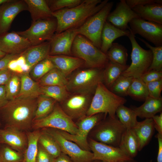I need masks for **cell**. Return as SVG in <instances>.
<instances>
[{"instance_id": "obj_1", "label": "cell", "mask_w": 162, "mask_h": 162, "mask_svg": "<svg viewBox=\"0 0 162 162\" xmlns=\"http://www.w3.org/2000/svg\"><path fill=\"white\" fill-rule=\"evenodd\" d=\"M37 106L36 99L16 98L0 108V119L4 127L28 132L32 129Z\"/></svg>"}, {"instance_id": "obj_2", "label": "cell", "mask_w": 162, "mask_h": 162, "mask_svg": "<svg viewBox=\"0 0 162 162\" xmlns=\"http://www.w3.org/2000/svg\"><path fill=\"white\" fill-rule=\"evenodd\" d=\"M108 0H84L78 5L52 12L56 18L57 28L56 34L68 29L77 28L102 9Z\"/></svg>"}, {"instance_id": "obj_3", "label": "cell", "mask_w": 162, "mask_h": 162, "mask_svg": "<svg viewBox=\"0 0 162 162\" xmlns=\"http://www.w3.org/2000/svg\"><path fill=\"white\" fill-rule=\"evenodd\" d=\"M126 101L125 98L114 93L100 82L96 87L86 116L102 113L114 118L117 108Z\"/></svg>"}, {"instance_id": "obj_4", "label": "cell", "mask_w": 162, "mask_h": 162, "mask_svg": "<svg viewBox=\"0 0 162 162\" xmlns=\"http://www.w3.org/2000/svg\"><path fill=\"white\" fill-rule=\"evenodd\" d=\"M72 54L82 60L89 68H104L109 62L106 55L84 36L78 34L71 48Z\"/></svg>"}, {"instance_id": "obj_5", "label": "cell", "mask_w": 162, "mask_h": 162, "mask_svg": "<svg viewBox=\"0 0 162 162\" xmlns=\"http://www.w3.org/2000/svg\"><path fill=\"white\" fill-rule=\"evenodd\" d=\"M104 69L89 68L76 72L68 79L67 90L69 93L94 94L98 83L103 82Z\"/></svg>"}, {"instance_id": "obj_6", "label": "cell", "mask_w": 162, "mask_h": 162, "mask_svg": "<svg viewBox=\"0 0 162 162\" xmlns=\"http://www.w3.org/2000/svg\"><path fill=\"white\" fill-rule=\"evenodd\" d=\"M113 4V2H108L100 11L90 17L80 26L76 28L77 34L86 37L100 50L101 44L102 30Z\"/></svg>"}, {"instance_id": "obj_7", "label": "cell", "mask_w": 162, "mask_h": 162, "mask_svg": "<svg viewBox=\"0 0 162 162\" xmlns=\"http://www.w3.org/2000/svg\"><path fill=\"white\" fill-rule=\"evenodd\" d=\"M92 134L95 141L118 147L122 136L126 128L117 117L108 116L99 122L93 128Z\"/></svg>"}, {"instance_id": "obj_8", "label": "cell", "mask_w": 162, "mask_h": 162, "mask_svg": "<svg viewBox=\"0 0 162 162\" xmlns=\"http://www.w3.org/2000/svg\"><path fill=\"white\" fill-rule=\"evenodd\" d=\"M128 37L132 46L131 62L122 75L134 78H140L148 70L152 63V53L150 49L146 50L142 48L130 32Z\"/></svg>"}, {"instance_id": "obj_9", "label": "cell", "mask_w": 162, "mask_h": 162, "mask_svg": "<svg viewBox=\"0 0 162 162\" xmlns=\"http://www.w3.org/2000/svg\"><path fill=\"white\" fill-rule=\"evenodd\" d=\"M44 128L60 130L72 135L76 134L78 130L76 123L57 103L52 111L48 116L33 121L32 129L35 130Z\"/></svg>"}, {"instance_id": "obj_10", "label": "cell", "mask_w": 162, "mask_h": 162, "mask_svg": "<svg viewBox=\"0 0 162 162\" xmlns=\"http://www.w3.org/2000/svg\"><path fill=\"white\" fill-rule=\"evenodd\" d=\"M57 28L56 19L52 18L32 22L27 29L16 32L20 36L27 39L32 46L40 44L46 40H50Z\"/></svg>"}, {"instance_id": "obj_11", "label": "cell", "mask_w": 162, "mask_h": 162, "mask_svg": "<svg viewBox=\"0 0 162 162\" xmlns=\"http://www.w3.org/2000/svg\"><path fill=\"white\" fill-rule=\"evenodd\" d=\"M104 113H99L90 116H85L78 120L76 123L78 132L75 135L58 130L60 133L66 139L77 144L82 149L90 151L87 137L88 134L96 125L106 117Z\"/></svg>"}, {"instance_id": "obj_12", "label": "cell", "mask_w": 162, "mask_h": 162, "mask_svg": "<svg viewBox=\"0 0 162 162\" xmlns=\"http://www.w3.org/2000/svg\"><path fill=\"white\" fill-rule=\"evenodd\" d=\"M51 135L58 145L61 152L68 156L73 162H93V153L84 150L76 143L64 138L57 129L42 128Z\"/></svg>"}, {"instance_id": "obj_13", "label": "cell", "mask_w": 162, "mask_h": 162, "mask_svg": "<svg viewBox=\"0 0 162 162\" xmlns=\"http://www.w3.org/2000/svg\"><path fill=\"white\" fill-rule=\"evenodd\" d=\"M129 24L128 30L133 35L139 34L155 46H162V24L140 18L133 19Z\"/></svg>"}, {"instance_id": "obj_14", "label": "cell", "mask_w": 162, "mask_h": 162, "mask_svg": "<svg viewBox=\"0 0 162 162\" xmlns=\"http://www.w3.org/2000/svg\"><path fill=\"white\" fill-rule=\"evenodd\" d=\"M88 144L93 160L104 162H122L133 159L119 147H114L90 139Z\"/></svg>"}, {"instance_id": "obj_15", "label": "cell", "mask_w": 162, "mask_h": 162, "mask_svg": "<svg viewBox=\"0 0 162 162\" xmlns=\"http://www.w3.org/2000/svg\"><path fill=\"white\" fill-rule=\"evenodd\" d=\"M92 94L73 93L61 102L64 112L73 120L86 115L93 97Z\"/></svg>"}, {"instance_id": "obj_16", "label": "cell", "mask_w": 162, "mask_h": 162, "mask_svg": "<svg viewBox=\"0 0 162 162\" xmlns=\"http://www.w3.org/2000/svg\"><path fill=\"white\" fill-rule=\"evenodd\" d=\"M26 10L24 0H10L0 5V36L8 32L17 15Z\"/></svg>"}, {"instance_id": "obj_17", "label": "cell", "mask_w": 162, "mask_h": 162, "mask_svg": "<svg viewBox=\"0 0 162 162\" xmlns=\"http://www.w3.org/2000/svg\"><path fill=\"white\" fill-rule=\"evenodd\" d=\"M76 28H70L54 34L50 40V48L49 55H71L73 43L78 34Z\"/></svg>"}, {"instance_id": "obj_18", "label": "cell", "mask_w": 162, "mask_h": 162, "mask_svg": "<svg viewBox=\"0 0 162 162\" xmlns=\"http://www.w3.org/2000/svg\"><path fill=\"white\" fill-rule=\"evenodd\" d=\"M139 18L127 4L126 0H121L115 9L108 15L106 21L120 29L128 30V24L133 19Z\"/></svg>"}, {"instance_id": "obj_19", "label": "cell", "mask_w": 162, "mask_h": 162, "mask_svg": "<svg viewBox=\"0 0 162 162\" xmlns=\"http://www.w3.org/2000/svg\"><path fill=\"white\" fill-rule=\"evenodd\" d=\"M0 144L6 145L24 154L28 144L26 132L10 127L1 128Z\"/></svg>"}, {"instance_id": "obj_20", "label": "cell", "mask_w": 162, "mask_h": 162, "mask_svg": "<svg viewBox=\"0 0 162 162\" xmlns=\"http://www.w3.org/2000/svg\"><path fill=\"white\" fill-rule=\"evenodd\" d=\"M31 46L27 39L16 32H7L0 36V50L6 54L20 55Z\"/></svg>"}, {"instance_id": "obj_21", "label": "cell", "mask_w": 162, "mask_h": 162, "mask_svg": "<svg viewBox=\"0 0 162 162\" xmlns=\"http://www.w3.org/2000/svg\"><path fill=\"white\" fill-rule=\"evenodd\" d=\"M47 58L51 61L55 67L66 77L84 64V61L81 59L69 56L49 55Z\"/></svg>"}, {"instance_id": "obj_22", "label": "cell", "mask_w": 162, "mask_h": 162, "mask_svg": "<svg viewBox=\"0 0 162 162\" xmlns=\"http://www.w3.org/2000/svg\"><path fill=\"white\" fill-rule=\"evenodd\" d=\"M50 48V41L44 42L32 46L21 55L24 56L26 63L32 69L36 64L47 57L49 55Z\"/></svg>"}, {"instance_id": "obj_23", "label": "cell", "mask_w": 162, "mask_h": 162, "mask_svg": "<svg viewBox=\"0 0 162 162\" xmlns=\"http://www.w3.org/2000/svg\"><path fill=\"white\" fill-rule=\"evenodd\" d=\"M132 129L137 140L139 151H140L148 144L154 134L155 129L152 118L138 122Z\"/></svg>"}, {"instance_id": "obj_24", "label": "cell", "mask_w": 162, "mask_h": 162, "mask_svg": "<svg viewBox=\"0 0 162 162\" xmlns=\"http://www.w3.org/2000/svg\"><path fill=\"white\" fill-rule=\"evenodd\" d=\"M130 33L129 30L120 29L106 21L102 32L100 50L106 54L115 39L122 36L128 37Z\"/></svg>"}, {"instance_id": "obj_25", "label": "cell", "mask_w": 162, "mask_h": 162, "mask_svg": "<svg viewBox=\"0 0 162 162\" xmlns=\"http://www.w3.org/2000/svg\"><path fill=\"white\" fill-rule=\"evenodd\" d=\"M132 10L139 18L162 24V4L152 3L134 7Z\"/></svg>"}, {"instance_id": "obj_26", "label": "cell", "mask_w": 162, "mask_h": 162, "mask_svg": "<svg viewBox=\"0 0 162 162\" xmlns=\"http://www.w3.org/2000/svg\"><path fill=\"white\" fill-rule=\"evenodd\" d=\"M137 117L142 118H152L162 110V98L157 99L148 96L144 103L139 107L132 106Z\"/></svg>"}, {"instance_id": "obj_27", "label": "cell", "mask_w": 162, "mask_h": 162, "mask_svg": "<svg viewBox=\"0 0 162 162\" xmlns=\"http://www.w3.org/2000/svg\"><path fill=\"white\" fill-rule=\"evenodd\" d=\"M30 12L32 22L51 18L52 12L46 0H24Z\"/></svg>"}, {"instance_id": "obj_28", "label": "cell", "mask_w": 162, "mask_h": 162, "mask_svg": "<svg viewBox=\"0 0 162 162\" xmlns=\"http://www.w3.org/2000/svg\"><path fill=\"white\" fill-rule=\"evenodd\" d=\"M29 73L20 75V89L16 98L36 99L41 94L40 85L32 80Z\"/></svg>"}, {"instance_id": "obj_29", "label": "cell", "mask_w": 162, "mask_h": 162, "mask_svg": "<svg viewBox=\"0 0 162 162\" xmlns=\"http://www.w3.org/2000/svg\"><path fill=\"white\" fill-rule=\"evenodd\" d=\"M130 158L136 156L138 150V144L136 135L132 129H126L124 133L118 146Z\"/></svg>"}, {"instance_id": "obj_30", "label": "cell", "mask_w": 162, "mask_h": 162, "mask_svg": "<svg viewBox=\"0 0 162 162\" xmlns=\"http://www.w3.org/2000/svg\"><path fill=\"white\" fill-rule=\"evenodd\" d=\"M109 61L103 72V82L109 89L114 82L128 67Z\"/></svg>"}, {"instance_id": "obj_31", "label": "cell", "mask_w": 162, "mask_h": 162, "mask_svg": "<svg viewBox=\"0 0 162 162\" xmlns=\"http://www.w3.org/2000/svg\"><path fill=\"white\" fill-rule=\"evenodd\" d=\"M56 102L50 97L42 94L40 95L37 99V106L34 121L44 118L48 116L52 111Z\"/></svg>"}, {"instance_id": "obj_32", "label": "cell", "mask_w": 162, "mask_h": 162, "mask_svg": "<svg viewBox=\"0 0 162 162\" xmlns=\"http://www.w3.org/2000/svg\"><path fill=\"white\" fill-rule=\"evenodd\" d=\"M40 131V129H39L26 132L28 144L23 154V162H36L38 150V140Z\"/></svg>"}, {"instance_id": "obj_33", "label": "cell", "mask_w": 162, "mask_h": 162, "mask_svg": "<svg viewBox=\"0 0 162 162\" xmlns=\"http://www.w3.org/2000/svg\"><path fill=\"white\" fill-rule=\"evenodd\" d=\"M38 142L48 153L56 158L61 152L59 146L54 138L43 129H40Z\"/></svg>"}, {"instance_id": "obj_34", "label": "cell", "mask_w": 162, "mask_h": 162, "mask_svg": "<svg viewBox=\"0 0 162 162\" xmlns=\"http://www.w3.org/2000/svg\"><path fill=\"white\" fill-rule=\"evenodd\" d=\"M63 74L56 68H54L47 73L39 80L40 86L59 85L66 87L68 79Z\"/></svg>"}, {"instance_id": "obj_35", "label": "cell", "mask_w": 162, "mask_h": 162, "mask_svg": "<svg viewBox=\"0 0 162 162\" xmlns=\"http://www.w3.org/2000/svg\"><path fill=\"white\" fill-rule=\"evenodd\" d=\"M106 54L110 61L122 65H127L128 50L121 44L113 43Z\"/></svg>"}, {"instance_id": "obj_36", "label": "cell", "mask_w": 162, "mask_h": 162, "mask_svg": "<svg viewBox=\"0 0 162 162\" xmlns=\"http://www.w3.org/2000/svg\"><path fill=\"white\" fill-rule=\"evenodd\" d=\"M116 114L119 121L126 129H133L138 122L137 116L133 110L124 105L117 108Z\"/></svg>"}, {"instance_id": "obj_37", "label": "cell", "mask_w": 162, "mask_h": 162, "mask_svg": "<svg viewBox=\"0 0 162 162\" xmlns=\"http://www.w3.org/2000/svg\"><path fill=\"white\" fill-rule=\"evenodd\" d=\"M127 94L133 99L140 101H144L149 96L146 83L140 78H133Z\"/></svg>"}, {"instance_id": "obj_38", "label": "cell", "mask_w": 162, "mask_h": 162, "mask_svg": "<svg viewBox=\"0 0 162 162\" xmlns=\"http://www.w3.org/2000/svg\"><path fill=\"white\" fill-rule=\"evenodd\" d=\"M40 89L41 94L50 97L60 103L70 94L66 87L64 86H40Z\"/></svg>"}, {"instance_id": "obj_39", "label": "cell", "mask_w": 162, "mask_h": 162, "mask_svg": "<svg viewBox=\"0 0 162 162\" xmlns=\"http://www.w3.org/2000/svg\"><path fill=\"white\" fill-rule=\"evenodd\" d=\"M1 162H23L24 154L9 146L0 144Z\"/></svg>"}, {"instance_id": "obj_40", "label": "cell", "mask_w": 162, "mask_h": 162, "mask_svg": "<svg viewBox=\"0 0 162 162\" xmlns=\"http://www.w3.org/2000/svg\"><path fill=\"white\" fill-rule=\"evenodd\" d=\"M133 77L121 75L109 89L114 93L122 97L128 96L127 92Z\"/></svg>"}, {"instance_id": "obj_41", "label": "cell", "mask_w": 162, "mask_h": 162, "mask_svg": "<svg viewBox=\"0 0 162 162\" xmlns=\"http://www.w3.org/2000/svg\"><path fill=\"white\" fill-rule=\"evenodd\" d=\"M13 73L9 80L4 85L6 97L9 101L16 98L20 89V76L16 73Z\"/></svg>"}, {"instance_id": "obj_42", "label": "cell", "mask_w": 162, "mask_h": 162, "mask_svg": "<svg viewBox=\"0 0 162 162\" xmlns=\"http://www.w3.org/2000/svg\"><path fill=\"white\" fill-rule=\"evenodd\" d=\"M138 38L151 50L152 53V62L147 71L154 70L162 71V46L154 47L144 39L140 38Z\"/></svg>"}, {"instance_id": "obj_43", "label": "cell", "mask_w": 162, "mask_h": 162, "mask_svg": "<svg viewBox=\"0 0 162 162\" xmlns=\"http://www.w3.org/2000/svg\"><path fill=\"white\" fill-rule=\"evenodd\" d=\"M56 68L47 57L34 65L30 71L34 79H40L52 69Z\"/></svg>"}, {"instance_id": "obj_44", "label": "cell", "mask_w": 162, "mask_h": 162, "mask_svg": "<svg viewBox=\"0 0 162 162\" xmlns=\"http://www.w3.org/2000/svg\"><path fill=\"white\" fill-rule=\"evenodd\" d=\"M51 10L54 12L61 9L74 7L80 4L82 0H46Z\"/></svg>"}, {"instance_id": "obj_45", "label": "cell", "mask_w": 162, "mask_h": 162, "mask_svg": "<svg viewBox=\"0 0 162 162\" xmlns=\"http://www.w3.org/2000/svg\"><path fill=\"white\" fill-rule=\"evenodd\" d=\"M146 84L149 96L157 99L162 98V80L148 83Z\"/></svg>"}, {"instance_id": "obj_46", "label": "cell", "mask_w": 162, "mask_h": 162, "mask_svg": "<svg viewBox=\"0 0 162 162\" xmlns=\"http://www.w3.org/2000/svg\"><path fill=\"white\" fill-rule=\"evenodd\" d=\"M145 83L162 80V71L151 70L147 71L140 78Z\"/></svg>"}, {"instance_id": "obj_47", "label": "cell", "mask_w": 162, "mask_h": 162, "mask_svg": "<svg viewBox=\"0 0 162 162\" xmlns=\"http://www.w3.org/2000/svg\"><path fill=\"white\" fill-rule=\"evenodd\" d=\"M55 159L38 143L36 162H54Z\"/></svg>"}, {"instance_id": "obj_48", "label": "cell", "mask_w": 162, "mask_h": 162, "mask_svg": "<svg viewBox=\"0 0 162 162\" xmlns=\"http://www.w3.org/2000/svg\"><path fill=\"white\" fill-rule=\"evenodd\" d=\"M126 2L127 5L132 9L137 6L150 3H157L162 4V0H126Z\"/></svg>"}, {"instance_id": "obj_49", "label": "cell", "mask_w": 162, "mask_h": 162, "mask_svg": "<svg viewBox=\"0 0 162 162\" xmlns=\"http://www.w3.org/2000/svg\"><path fill=\"white\" fill-rule=\"evenodd\" d=\"M20 55L15 54H6L0 60V70L7 68L8 63L12 60L16 58Z\"/></svg>"}, {"instance_id": "obj_50", "label": "cell", "mask_w": 162, "mask_h": 162, "mask_svg": "<svg viewBox=\"0 0 162 162\" xmlns=\"http://www.w3.org/2000/svg\"><path fill=\"white\" fill-rule=\"evenodd\" d=\"M13 73L7 68L0 70V86L7 83Z\"/></svg>"}, {"instance_id": "obj_51", "label": "cell", "mask_w": 162, "mask_h": 162, "mask_svg": "<svg viewBox=\"0 0 162 162\" xmlns=\"http://www.w3.org/2000/svg\"><path fill=\"white\" fill-rule=\"evenodd\" d=\"M7 68L12 72L20 74L23 73L21 66L19 65L16 58L11 60L8 63Z\"/></svg>"}, {"instance_id": "obj_52", "label": "cell", "mask_w": 162, "mask_h": 162, "mask_svg": "<svg viewBox=\"0 0 162 162\" xmlns=\"http://www.w3.org/2000/svg\"><path fill=\"white\" fill-rule=\"evenodd\" d=\"M152 119L155 129L158 131V133L162 134V113L161 112L159 115H155Z\"/></svg>"}, {"instance_id": "obj_53", "label": "cell", "mask_w": 162, "mask_h": 162, "mask_svg": "<svg viewBox=\"0 0 162 162\" xmlns=\"http://www.w3.org/2000/svg\"><path fill=\"white\" fill-rule=\"evenodd\" d=\"M9 101L7 98L4 85L0 86V108L4 106Z\"/></svg>"}, {"instance_id": "obj_54", "label": "cell", "mask_w": 162, "mask_h": 162, "mask_svg": "<svg viewBox=\"0 0 162 162\" xmlns=\"http://www.w3.org/2000/svg\"><path fill=\"white\" fill-rule=\"evenodd\" d=\"M158 142L157 162H162V134L158 133L155 136Z\"/></svg>"}, {"instance_id": "obj_55", "label": "cell", "mask_w": 162, "mask_h": 162, "mask_svg": "<svg viewBox=\"0 0 162 162\" xmlns=\"http://www.w3.org/2000/svg\"><path fill=\"white\" fill-rule=\"evenodd\" d=\"M54 162H73L70 158L66 154L61 152L56 158Z\"/></svg>"}, {"instance_id": "obj_56", "label": "cell", "mask_w": 162, "mask_h": 162, "mask_svg": "<svg viewBox=\"0 0 162 162\" xmlns=\"http://www.w3.org/2000/svg\"><path fill=\"white\" fill-rule=\"evenodd\" d=\"M16 59L18 64L21 66L26 63L25 57L22 55H20Z\"/></svg>"}, {"instance_id": "obj_57", "label": "cell", "mask_w": 162, "mask_h": 162, "mask_svg": "<svg viewBox=\"0 0 162 162\" xmlns=\"http://www.w3.org/2000/svg\"><path fill=\"white\" fill-rule=\"evenodd\" d=\"M6 54L0 50V60L3 58Z\"/></svg>"}, {"instance_id": "obj_58", "label": "cell", "mask_w": 162, "mask_h": 162, "mask_svg": "<svg viewBox=\"0 0 162 162\" xmlns=\"http://www.w3.org/2000/svg\"><path fill=\"white\" fill-rule=\"evenodd\" d=\"M9 1L10 0H0V5Z\"/></svg>"}, {"instance_id": "obj_59", "label": "cell", "mask_w": 162, "mask_h": 162, "mask_svg": "<svg viewBox=\"0 0 162 162\" xmlns=\"http://www.w3.org/2000/svg\"><path fill=\"white\" fill-rule=\"evenodd\" d=\"M122 162H137L135 160H134V159H133L130 160H126V161H125Z\"/></svg>"}, {"instance_id": "obj_60", "label": "cell", "mask_w": 162, "mask_h": 162, "mask_svg": "<svg viewBox=\"0 0 162 162\" xmlns=\"http://www.w3.org/2000/svg\"><path fill=\"white\" fill-rule=\"evenodd\" d=\"M93 162H103V161L98 160H95Z\"/></svg>"}, {"instance_id": "obj_61", "label": "cell", "mask_w": 162, "mask_h": 162, "mask_svg": "<svg viewBox=\"0 0 162 162\" xmlns=\"http://www.w3.org/2000/svg\"><path fill=\"white\" fill-rule=\"evenodd\" d=\"M1 121H0V129L1 128Z\"/></svg>"}, {"instance_id": "obj_62", "label": "cell", "mask_w": 162, "mask_h": 162, "mask_svg": "<svg viewBox=\"0 0 162 162\" xmlns=\"http://www.w3.org/2000/svg\"><path fill=\"white\" fill-rule=\"evenodd\" d=\"M0 162H1V160H0Z\"/></svg>"}, {"instance_id": "obj_63", "label": "cell", "mask_w": 162, "mask_h": 162, "mask_svg": "<svg viewBox=\"0 0 162 162\" xmlns=\"http://www.w3.org/2000/svg\"></svg>"}]
</instances>
